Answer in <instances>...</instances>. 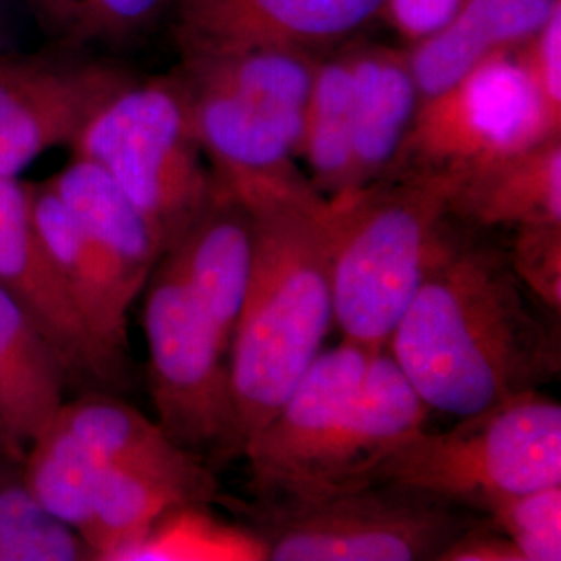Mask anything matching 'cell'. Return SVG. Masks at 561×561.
Here are the masks:
<instances>
[{
	"label": "cell",
	"mask_w": 561,
	"mask_h": 561,
	"mask_svg": "<svg viewBox=\"0 0 561 561\" xmlns=\"http://www.w3.org/2000/svg\"><path fill=\"white\" fill-rule=\"evenodd\" d=\"M419 106L408 55L370 48L319 62L300 144L314 190L335 198L385 178Z\"/></svg>",
	"instance_id": "7"
},
{
	"label": "cell",
	"mask_w": 561,
	"mask_h": 561,
	"mask_svg": "<svg viewBox=\"0 0 561 561\" xmlns=\"http://www.w3.org/2000/svg\"><path fill=\"white\" fill-rule=\"evenodd\" d=\"M161 261L194 294L231 347L254 262V219L240 194L215 180L213 198Z\"/></svg>",
	"instance_id": "17"
},
{
	"label": "cell",
	"mask_w": 561,
	"mask_h": 561,
	"mask_svg": "<svg viewBox=\"0 0 561 561\" xmlns=\"http://www.w3.org/2000/svg\"><path fill=\"white\" fill-rule=\"evenodd\" d=\"M507 259L522 285L560 317L561 222H530L516 227Z\"/></svg>",
	"instance_id": "27"
},
{
	"label": "cell",
	"mask_w": 561,
	"mask_h": 561,
	"mask_svg": "<svg viewBox=\"0 0 561 561\" xmlns=\"http://www.w3.org/2000/svg\"><path fill=\"white\" fill-rule=\"evenodd\" d=\"M375 484H391L486 516L512 495L561 484V405L530 391L419 431L389 454Z\"/></svg>",
	"instance_id": "4"
},
{
	"label": "cell",
	"mask_w": 561,
	"mask_h": 561,
	"mask_svg": "<svg viewBox=\"0 0 561 561\" xmlns=\"http://www.w3.org/2000/svg\"><path fill=\"white\" fill-rule=\"evenodd\" d=\"M387 0H171L181 60L221 59L259 48H310L352 36Z\"/></svg>",
	"instance_id": "15"
},
{
	"label": "cell",
	"mask_w": 561,
	"mask_h": 561,
	"mask_svg": "<svg viewBox=\"0 0 561 561\" xmlns=\"http://www.w3.org/2000/svg\"><path fill=\"white\" fill-rule=\"evenodd\" d=\"M486 518L516 545L524 561L561 560V484L505 497Z\"/></svg>",
	"instance_id": "26"
},
{
	"label": "cell",
	"mask_w": 561,
	"mask_h": 561,
	"mask_svg": "<svg viewBox=\"0 0 561 561\" xmlns=\"http://www.w3.org/2000/svg\"><path fill=\"white\" fill-rule=\"evenodd\" d=\"M561 0H463L447 25L408 55L421 102L468 76L481 60L530 41Z\"/></svg>",
	"instance_id": "21"
},
{
	"label": "cell",
	"mask_w": 561,
	"mask_h": 561,
	"mask_svg": "<svg viewBox=\"0 0 561 561\" xmlns=\"http://www.w3.org/2000/svg\"><path fill=\"white\" fill-rule=\"evenodd\" d=\"M208 503H183L152 524L121 561H264L261 537L243 524L222 522Z\"/></svg>",
	"instance_id": "24"
},
{
	"label": "cell",
	"mask_w": 561,
	"mask_h": 561,
	"mask_svg": "<svg viewBox=\"0 0 561 561\" xmlns=\"http://www.w3.org/2000/svg\"><path fill=\"white\" fill-rule=\"evenodd\" d=\"M94 560L80 533L21 479H0V561Z\"/></svg>",
	"instance_id": "25"
},
{
	"label": "cell",
	"mask_w": 561,
	"mask_h": 561,
	"mask_svg": "<svg viewBox=\"0 0 561 561\" xmlns=\"http://www.w3.org/2000/svg\"><path fill=\"white\" fill-rule=\"evenodd\" d=\"M221 500L219 482L204 460L164 439L102 470L81 539L94 560L121 561L169 510Z\"/></svg>",
	"instance_id": "16"
},
{
	"label": "cell",
	"mask_w": 561,
	"mask_h": 561,
	"mask_svg": "<svg viewBox=\"0 0 561 561\" xmlns=\"http://www.w3.org/2000/svg\"><path fill=\"white\" fill-rule=\"evenodd\" d=\"M164 439L161 426L134 405L108 393H85L65 400L30 447L23 481L44 507L81 535L102 470Z\"/></svg>",
	"instance_id": "14"
},
{
	"label": "cell",
	"mask_w": 561,
	"mask_h": 561,
	"mask_svg": "<svg viewBox=\"0 0 561 561\" xmlns=\"http://www.w3.org/2000/svg\"><path fill=\"white\" fill-rule=\"evenodd\" d=\"M463 0H387V15L412 38L437 34L458 13Z\"/></svg>",
	"instance_id": "30"
},
{
	"label": "cell",
	"mask_w": 561,
	"mask_h": 561,
	"mask_svg": "<svg viewBox=\"0 0 561 561\" xmlns=\"http://www.w3.org/2000/svg\"><path fill=\"white\" fill-rule=\"evenodd\" d=\"M71 148L113 178L150 222L164 252L215 192L178 73L125 83L85 123Z\"/></svg>",
	"instance_id": "6"
},
{
	"label": "cell",
	"mask_w": 561,
	"mask_h": 561,
	"mask_svg": "<svg viewBox=\"0 0 561 561\" xmlns=\"http://www.w3.org/2000/svg\"><path fill=\"white\" fill-rule=\"evenodd\" d=\"M439 561H524L516 545L482 516L447 547Z\"/></svg>",
	"instance_id": "28"
},
{
	"label": "cell",
	"mask_w": 561,
	"mask_h": 561,
	"mask_svg": "<svg viewBox=\"0 0 561 561\" xmlns=\"http://www.w3.org/2000/svg\"><path fill=\"white\" fill-rule=\"evenodd\" d=\"M271 561L442 560L481 514L391 484L245 510Z\"/></svg>",
	"instance_id": "9"
},
{
	"label": "cell",
	"mask_w": 561,
	"mask_h": 561,
	"mask_svg": "<svg viewBox=\"0 0 561 561\" xmlns=\"http://www.w3.org/2000/svg\"><path fill=\"white\" fill-rule=\"evenodd\" d=\"M219 181L240 194L254 219L252 275L229 347L245 443L321 354L333 324L329 201L304 175Z\"/></svg>",
	"instance_id": "2"
},
{
	"label": "cell",
	"mask_w": 561,
	"mask_h": 561,
	"mask_svg": "<svg viewBox=\"0 0 561 561\" xmlns=\"http://www.w3.org/2000/svg\"><path fill=\"white\" fill-rule=\"evenodd\" d=\"M0 287L48 341L69 381L125 389L127 356L106 347L85 324L32 221L30 192L0 175Z\"/></svg>",
	"instance_id": "13"
},
{
	"label": "cell",
	"mask_w": 561,
	"mask_h": 561,
	"mask_svg": "<svg viewBox=\"0 0 561 561\" xmlns=\"http://www.w3.org/2000/svg\"><path fill=\"white\" fill-rule=\"evenodd\" d=\"M449 215L470 231L561 222V136L451 180Z\"/></svg>",
	"instance_id": "20"
},
{
	"label": "cell",
	"mask_w": 561,
	"mask_h": 561,
	"mask_svg": "<svg viewBox=\"0 0 561 561\" xmlns=\"http://www.w3.org/2000/svg\"><path fill=\"white\" fill-rule=\"evenodd\" d=\"M27 192L34 227L83 321L106 347L127 356V314L138 291L81 231L48 181Z\"/></svg>",
	"instance_id": "18"
},
{
	"label": "cell",
	"mask_w": 561,
	"mask_h": 561,
	"mask_svg": "<svg viewBox=\"0 0 561 561\" xmlns=\"http://www.w3.org/2000/svg\"><path fill=\"white\" fill-rule=\"evenodd\" d=\"M44 46L101 57L141 41L171 0H21Z\"/></svg>",
	"instance_id": "23"
},
{
	"label": "cell",
	"mask_w": 561,
	"mask_h": 561,
	"mask_svg": "<svg viewBox=\"0 0 561 561\" xmlns=\"http://www.w3.org/2000/svg\"><path fill=\"white\" fill-rule=\"evenodd\" d=\"M141 312L150 391L162 433L201 460L241 456L229 343L183 280L159 261Z\"/></svg>",
	"instance_id": "10"
},
{
	"label": "cell",
	"mask_w": 561,
	"mask_h": 561,
	"mask_svg": "<svg viewBox=\"0 0 561 561\" xmlns=\"http://www.w3.org/2000/svg\"><path fill=\"white\" fill-rule=\"evenodd\" d=\"M48 185L73 215L81 231L101 250L138 294L162 259L161 240L99 164L73 157Z\"/></svg>",
	"instance_id": "22"
},
{
	"label": "cell",
	"mask_w": 561,
	"mask_h": 561,
	"mask_svg": "<svg viewBox=\"0 0 561 561\" xmlns=\"http://www.w3.org/2000/svg\"><path fill=\"white\" fill-rule=\"evenodd\" d=\"M131 80L104 57L53 46L0 55V175L18 178L50 148L71 146Z\"/></svg>",
	"instance_id": "11"
},
{
	"label": "cell",
	"mask_w": 561,
	"mask_h": 561,
	"mask_svg": "<svg viewBox=\"0 0 561 561\" xmlns=\"http://www.w3.org/2000/svg\"><path fill=\"white\" fill-rule=\"evenodd\" d=\"M317 60L291 48L181 60L192 123L217 180L298 178Z\"/></svg>",
	"instance_id": "5"
},
{
	"label": "cell",
	"mask_w": 561,
	"mask_h": 561,
	"mask_svg": "<svg viewBox=\"0 0 561 561\" xmlns=\"http://www.w3.org/2000/svg\"><path fill=\"white\" fill-rule=\"evenodd\" d=\"M67 385L55 350L0 287V454L25 460L65 403Z\"/></svg>",
	"instance_id": "19"
},
{
	"label": "cell",
	"mask_w": 561,
	"mask_h": 561,
	"mask_svg": "<svg viewBox=\"0 0 561 561\" xmlns=\"http://www.w3.org/2000/svg\"><path fill=\"white\" fill-rule=\"evenodd\" d=\"M387 352L428 410L470 416L556 381L558 322L528 300L507 250L470 229L422 280Z\"/></svg>",
	"instance_id": "1"
},
{
	"label": "cell",
	"mask_w": 561,
	"mask_h": 561,
	"mask_svg": "<svg viewBox=\"0 0 561 561\" xmlns=\"http://www.w3.org/2000/svg\"><path fill=\"white\" fill-rule=\"evenodd\" d=\"M377 350L345 337L321 350L271 421L243 443L259 503L300 502Z\"/></svg>",
	"instance_id": "12"
},
{
	"label": "cell",
	"mask_w": 561,
	"mask_h": 561,
	"mask_svg": "<svg viewBox=\"0 0 561 561\" xmlns=\"http://www.w3.org/2000/svg\"><path fill=\"white\" fill-rule=\"evenodd\" d=\"M560 129L561 113L545 99L526 41L493 53L456 85L422 101L387 175L456 180L561 136Z\"/></svg>",
	"instance_id": "8"
},
{
	"label": "cell",
	"mask_w": 561,
	"mask_h": 561,
	"mask_svg": "<svg viewBox=\"0 0 561 561\" xmlns=\"http://www.w3.org/2000/svg\"><path fill=\"white\" fill-rule=\"evenodd\" d=\"M445 175H385L327 198L333 322L345 340L387 347L428 271L460 233Z\"/></svg>",
	"instance_id": "3"
},
{
	"label": "cell",
	"mask_w": 561,
	"mask_h": 561,
	"mask_svg": "<svg viewBox=\"0 0 561 561\" xmlns=\"http://www.w3.org/2000/svg\"><path fill=\"white\" fill-rule=\"evenodd\" d=\"M528 55L549 106L561 113V4L528 41Z\"/></svg>",
	"instance_id": "29"
},
{
	"label": "cell",
	"mask_w": 561,
	"mask_h": 561,
	"mask_svg": "<svg viewBox=\"0 0 561 561\" xmlns=\"http://www.w3.org/2000/svg\"><path fill=\"white\" fill-rule=\"evenodd\" d=\"M38 32L21 0H0V55L34 48Z\"/></svg>",
	"instance_id": "31"
}]
</instances>
